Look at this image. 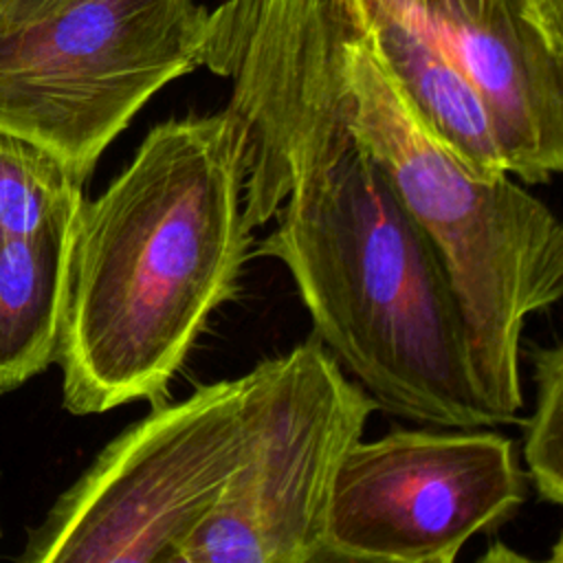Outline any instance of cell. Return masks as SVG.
I'll list each match as a JSON object with an SVG mask.
<instances>
[{
    "mask_svg": "<svg viewBox=\"0 0 563 563\" xmlns=\"http://www.w3.org/2000/svg\"><path fill=\"white\" fill-rule=\"evenodd\" d=\"M548 9L556 11V13H563V0H541Z\"/></svg>",
    "mask_w": 563,
    "mask_h": 563,
    "instance_id": "cell-15",
    "label": "cell"
},
{
    "mask_svg": "<svg viewBox=\"0 0 563 563\" xmlns=\"http://www.w3.org/2000/svg\"><path fill=\"white\" fill-rule=\"evenodd\" d=\"M534 411L526 424L523 462L539 499L563 501V347H532Z\"/></svg>",
    "mask_w": 563,
    "mask_h": 563,
    "instance_id": "cell-13",
    "label": "cell"
},
{
    "mask_svg": "<svg viewBox=\"0 0 563 563\" xmlns=\"http://www.w3.org/2000/svg\"><path fill=\"white\" fill-rule=\"evenodd\" d=\"M66 0H0V24L42 15Z\"/></svg>",
    "mask_w": 563,
    "mask_h": 563,
    "instance_id": "cell-14",
    "label": "cell"
},
{
    "mask_svg": "<svg viewBox=\"0 0 563 563\" xmlns=\"http://www.w3.org/2000/svg\"><path fill=\"white\" fill-rule=\"evenodd\" d=\"M422 31L486 101L510 176L563 169V13L541 0H378Z\"/></svg>",
    "mask_w": 563,
    "mask_h": 563,
    "instance_id": "cell-9",
    "label": "cell"
},
{
    "mask_svg": "<svg viewBox=\"0 0 563 563\" xmlns=\"http://www.w3.org/2000/svg\"><path fill=\"white\" fill-rule=\"evenodd\" d=\"M205 22L196 0H66L0 24V128L86 180L134 114L200 66Z\"/></svg>",
    "mask_w": 563,
    "mask_h": 563,
    "instance_id": "cell-5",
    "label": "cell"
},
{
    "mask_svg": "<svg viewBox=\"0 0 563 563\" xmlns=\"http://www.w3.org/2000/svg\"><path fill=\"white\" fill-rule=\"evenodd\" d=\"M347 130L435 246L457 295L479 398L497 424L523 407V321L563 295V227L510 174L482 176L418 119L343 0Z\"/></svg>",
    "mask_w": 563,
    "mask_h": 563,
    "instance_id": "cell-3",
    "label": "cell"
},
{
    "mask_svg": "<svg viewBox=\"0 0 563 563\" xmlns=\"http://www.w3.org/2000/svg\"><path fill=\"white\" fill-rule=\"evenodd\" d=\"M424 128L468 169L510 174L493 114L464 73L378 0H343Z\"/></svg>",
    "mask_w": 563,
    "mask_h": 563,
    "instance_id": "cell-10",
    "label": "cell"
},
{
    "mask_svg": "<svg viewBox=\"0 0 563 563\" xmlns=\"http://www.w3.org/2000/svg\"><path fill=\"white\" fill-rule=\"evenodd\" d=\"M343 18L336 0H224L207 11L200 66L231 81L249 134L242 209L271 222L295 178L347 139Z\"/></svg>",
    "mask_w": 563,
    "mask_h": 563,
    "instance_id": "cell-8",
    "label": "cell"
},
{
    "mask_svg": "<svg viewBox=\"0 0 563 563\" xmlns=\"http://www.w3.org/2000/svg\"><path fill=\"white\" fill-rule=\"evenodd\" d=\"M526 499L517 446L495 431L391 429L343 455L319 561L453 563Z\"/></svg>",
    "mask_w": 563,
    "mask_h": 563,
    "instance_id": "cell-7",
    "label": "cell"
},
{
    "mask_svg": "<svg viewBox=\"0 0 563 563\" xmlns=\"http://www.w3.org/2000/svg\"><path fill=\"white\" fill-rule=\"evenodd\" d=\"M246 128L224 106L154 125L128 167L84 198L55 361L70 413L169 398L246 264Z\"/></svg>",
    "mask_w": 563,
    "mask_h": 563,
    "instance_id": "cell-1",
    "label": "cell"
},
{
    "mask_svg": "<svg viewBox=\"0 0 563 563\" xmlns=\"http://www.w3.org/2000/svg\"><path fill=\"white\" fill-rule=\"evenodd\" d=\"M273 220L253 255L286 266L314 336L378 407L431 427L497 424L449 273L352 132L295 178Z\"/></svg>",
    "mask_w": 563,
    "mask_h": 563,
    "instance_id": "cell-2",
    "label": "cell"
},
{
    "mask_svg": "<svg viewBox=\"0 0 563 563\" xmlns=\"http://www.w3.org/2000/svg\"><path fill=\"white\" fill-rule=\"evenodd\" d=\"M75 222L0 240V394L57 361Z\"/></svg>",
    "mask_w": 563,
    "mask_h": 563,
    "instance_id": "cell-11",
    "label": "cell"
},
{
    "mask_svg": "<svg viewBox=\"0 0 563 563\" xmlns=\"http://www.w3.org/2000/svg\"><path fill=\"white\" fill-rule=\"evenodd\" d=\"M84 183L55 152L0 128V240L75 218Z\"/></svg>",
    "mask_w": 563,
    "mask_h": 563,
    "instance_id": "cell-12",
    "label": "cell"
},
{
    "mask_svg": "<svg viewBox=\"0 0 563 563\" xmlns=\"http://www.w3.org/2000/svg\"><path fill=\"white\" fill-rule=\"evenodd\" d=\"M257 367L198 385L101 449L31 530L29 563H178L240 462Z\"/></svg>",
    "mask_w": 563,
    "mask_h": 563,
    "instance_id": "cell-4",
    "label": "cell"
},
{
    "mask_svg": "<svg viewBox=\"0 0 563 563\" xmlns=\"http://www.w3.org/2000/svg\"><path fill=\"white\" fill-rule=\"evenodd\" d=\"M255 367L240 462L178 563H314L321 556L336 468L378 405L314 334Z\"/></svg>",
    "mask_w": 563,
    "mask_h": 563,
    "instance_id": "cell-6",
    "label": "cell"
}]
</instances>
